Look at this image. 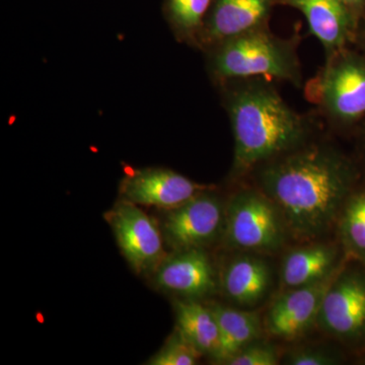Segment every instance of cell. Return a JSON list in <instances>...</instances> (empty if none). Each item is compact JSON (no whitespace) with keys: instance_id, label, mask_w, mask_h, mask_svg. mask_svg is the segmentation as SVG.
<instances>
[{"instance_id":"1","label":"cell","mask_w":365,"mask_h":365,"mask_svg":"<svg viewBox=\"0 0 365 365\" xmlns=\"http://www.w3.org/2000/svg\"><path fill=\"white\" fill-rule=\"evenodd\" d=\"M255 185L280 211L288 234L312 241L337 223L356 188V165L337 148L312 139L259 165Z\"/></svg>"},{"instance_id":"2","label":"cell","mask_w":365,"mask_h":365,"mask_svg":"<svg viewBox=\"0 0 365 365\" xmlns=\"http://www.w3.org/2000/svg\"><path fill=\"white\" fill-rule=\"evenodd\" d=\"M220 86L234 135V177L251 175L259 165L314 139V116L292 109L273 81L235 79Z\"/></svg>"},{"instance_id":"3","label":"cell","mask_w":365,"mask_h":365,"mask_svg":"<svg viewBox=\"0 0 365 365\" xmlns=\"http://www.w3.org/2000/svg\"><path fill=\"white\" fill-rule=\"evenodd\" d=\"M299 43V33L282 38L269 26L242 34L206 51L209 74L217 86L235 79L264 78L302 88Z\"/></svg>"},{"instance_id":"4","label":"cell","mask_w":365,"mask_h":365,"mask_svg":"<svg viewBox=\"0 0 365 365\" xmlns=\"http://www.w3.org/2000/svg\"><path fill=\"white\" fill-rule=\"evenodd\" d=\"M304 91L307 102L334 130L361 128L365 125V52L349 46L327 56Z\"/></svg>"},{"instance_id":"5","label":"cell","mask_w":365,"mask_h":365,"mask_svg":"<svg viewBox=\"0 0 365 365\" xmlns=\"http://www.w3.org/2000/svg\"><path fill=\"white\" fill-rule=\"evenodd\" d=\"M287 235L280 211L256 186L240 189L225 204L222 240L228 248L274 253L284 245Z\"/></svg>"},{"instance_id":"6","label":"cell","mask_w":365,"mask_h":365,"mask_svg":"<svg viewBox=\"0 0 365 365\" xmlns=\"http://www.w3.org/2000/svg\"><path fill=\"white\" fill-rule=\"evenodd\" d=\"M138 206L120 198L104 217L133 270L153 273L167 257L165 239L162 230Z\"/></svg>"},{"instance_id":"7","label":"cell","mask_w":365,"mask_h":365,"mask_svg":"<svg viewBox=\"0 0 365 365\" xmlns=\"http://www.w3.org/2000/svg\"><path fill=\"white\" fill-rule=\"evenodd\" d=\"M209 189L176 208L165 210L163 239L177 251L203 249L222 237L225 206Z\"/></svg>"},{"instance_id":"8","label":"cell","mask_w":365,"mask_h":365,"mask_svg":"<svg viewBox=\"0 0 365 365\" xmlns=\"http://www.w3.org/2000/svg\"><path fill=\"white\" fill-rule=\"evenodd\" d=\"M327 333L343 342L365 340V272L340 270L327 290L318 317Z\"/></svg>"},{"instance_id":"9","label":"cell","mask_w":365,"mask_h":365,"mask_svg":"<svg viewBox=\"0 0 365 365\" xmlns=\"http://www.w3.org/2000/svg\"><path fill=\"white\" fill-rule=\"evenodd\" d=\"M211 189L175 170L165 168H144L125 175L120 182V197L137 205L170 210Z\"/></svg>"},{"instance_id":"10","label":"cell","mask_w":365,"mask_h":365,"mask_svg":"<svg viewBox=\"0 0 365 365\" xmlns=\"http://www.w3.org/2000/svg\"><path fill=\"white\" fill-rule=\"evenodd\" d=\"M278 4L279 0H215L197 48L206 52L242 34L268 28Z\"/></svg>"},{"instance_id":"11","label":"cell","mask_w":365,"mask_h":365,"mask_svg":"<svg viewBox=\"0 0 365 365\" xmlns=\"http://www.w3.org/2000/svg\"><path fill=\"white\" fill-rule=\"evenodd\" d=\"M338 272L325 280L292 288L280 295L266 317L269 333L280 339L292 340L311 328L318 321L324 297Z\"/></svg>"},{"instance_id":"12","label":"cell","mask_w":365,"mask_h":365,"mask_svg":"<svg viewBox=\"0 0 365 365\" xmlns=\"http://www.w3.org/2000/svg\"><path fill=\"white\" fill-rule=\"evenodd\" d=\"M160 289L184 299L197 300L215 292L216 275L203 249L185 250L165 257L153 272Z\"/></svg>"},{"instance_id":"13","label":"cell","mask_w":365,"mask_h":365,"mask_svg":"<svg viewBox=\"0 0 365 365\" xmlns=\"http://www.w3.org/2000/svg\"><path fill=\"white\" fill-rule=\"evenodd\" d=\"M304 14L309 33L323 46L325 56L353 45L359 26L343 0H279Z\"/></svg>"},{"instance_id":"14","label":"cell","mask_w":365,"mask_h":365,"mask_svg":"<svg viewBox=\"0 0 365 365\" xmlns=\"http://www.w3.org/2000/svg\"><path fill=\"white\" fill-rule=\"evenodd\" d=\"M220 285L230 302L241 307L256 306L265 299L270 289V268L259 257L239 255L222 269Z\"/></svg>"},{"instance_id":"15","label":"cell","mask_w":365,"mask_h":365,"mask_svg":"<svg viewBox=\"0 0 365 365\" xmlns=\"http://www.w3.org/2000/svg\"><path fill=\"white\" fill-rule=\"evenodd\" d=\"M337 247L311 244L290 252L283 260L281 280L288 289L307 287L331 277L338 269Z\"/></svg>"},{"instance_id":"16","label":"cell","mask_w":365,"mask_h":365,"mask_svg":"<svg viewBox=\"0 0 365 365\" xmlns=\"http://www.w3.org/2000/svg\"><path fill=\"white\" fill-rule=\"evenodd\" d=\"M209 307L215 314L220 331V347L215 357L217 364H222L242 348L260 338L262 324L258 314L220 304Z\"/></svg>"},{"instance_id":"17","label":"cell","mask_w":365,"mask_h":365,"mask_svg":"<svg viewBox=\"0 0 365 365\" xmlns=\"http://www.w3.org/2000/svg\"><path fill=\"white\" fill-rule=\"evenodd\" d=\"M177 329L201 354L215 359L220 347L217 321L210 307L194 299H178L174 302Z\"/></svg>"},{"instance_id":"18","label":"cell","mask_w":365,"mask_h":365,"mask_svg":"<svg viewBox=\"0 0 365 365\" xmlns=\"http://www.w3.org/2000/svg\"><path fill=\"white\" fill-rule=\"evenodd\" d=\"M337 223L346 254L365 264V187L353 190L341 210Z\"/></svg>"},{"instance_id":"19","label":"cell","mask_w":365,"mask_h":365,"mask_svg":"<svg viewBox=\"0 0 365 365\" xmlns=\"http://www.w3.org/2000/svg\"><path fill=\"white\" fill-rule=\"evenodd\" d=\"M215 0H167V16L175 36L197 47Z\"/></svg>"},{"instance_id":"20","label":"cell","mask_w":365,"mask_h":365,"mask_svg":"<svg viewBox=\"0 0 365 365\" xmlns=\"http://www.w3.org/2000/svg\"><path fill=\"white\" fill-rule=\"evenodd\" d=\"M201 353L195 346L185 338L176 328L165 345L148 359L150 365H194L198 362Z\"/></svg>"},{"instance_id":"21","label":"cell","mask_w":365,"mask_h":365,"mask_svg":"<svg viewBox=\"0 0 365 365\" xmlns=\"http://www.w3.org/2000/svg\"><path fill=\"white\" fill-rule=\"evenodd\" d=\"M277 351L272 345L257 340L247 345L222 364L227 365H276L278 364Z\"/></svg>"},{"instance_id":"22","label":"cell","mask_w":365,"mask_h":365,"mask_svg":"<svg viewBox=\"0 0 365 365\" xmlns=\"http://www.w3.org/2000/svg\"><path fill=\"white\" fill-rule=\"evenodd\" d=\"M285 361L290 365H330L338 364V359L328 350L302 348L288 352Z\"/></svg>"},{"instance_id":"23","label":"cell","mask_w":365,"mask_h":365,"mask_svg":"<svg viewBox=\"0 0 365 365\" xmlns=\"http://www.w3.org/2000/svg\"><path fill=\"white\" fill-rule=\"evenodd\" d=\"M343 2L359 28L365 21V0H343Z\"/></svg>"},{"instance_id":"24","label":"cell","mask_w":365,"mask_h":365,"mask_svg":"<svg viewBox=\"0 0 365 365\" xmlns=\"http://www.w3.org/2000/svg\"><path fill=\"white\" fill-rule=\"evenodd\" d=\"M353 45L356 46L359 50L365 52V21L359 26Z\"/></svg>"},{"instance_id":"25","label":"cell","mask_w":365,"mask_h":365,"mask_svg":"<svg viewBox=\"0 0 365 365\" xmlns=\"http://www.w3.org/2000/svg\"><path fill=\"white\" fill-rule=\"evenodd\" d=\"M361 128H364L365 129V125H364V126H362Z\"/></svg>"}]
</instances>
